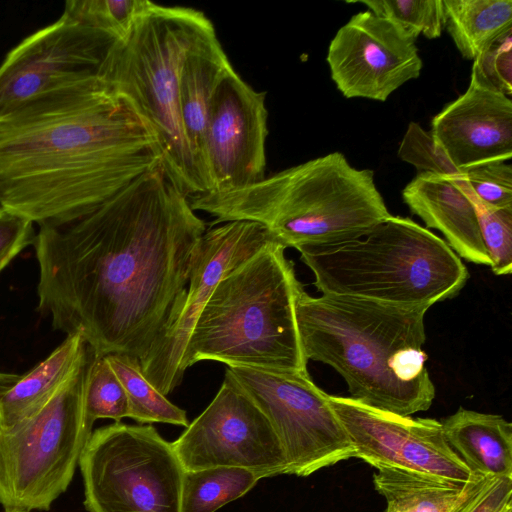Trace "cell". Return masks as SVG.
Returning a JSON list of instances; mask_svg holds the SVG:
<instances>
[{
    "label": "cell",
    "mask_w": 512,
    "mask_h": 512,
    "mask_svg": "<svg viewBox=\"0 0 512 512\" xmlns=\"http://www.w3.org/2000/svg\"><path fill=\"white\" fill-rule=\"evenodd\" d=\"M205 231L161 161L88 214L40 227L37 308L97 354L142 361L179 315Z\"/></svg>",
    "instance_id": "6da1fadb"
},
{
    "label": "cell",
    "mask_w": 512,
    "mask_h": 512,
    "mask_svg": "<svg viewBox=\"0 0 512 512\" xmlns=\"http://www.w3.org/2000/svg\"><path fill=\"white\" fill-rule=\"evenodd\" d=\"M162 161L103 78L48 94L0 122V206L39 227L82 217Z\"/></svg>",
    "instance_id": "7a4b0ae2"
},
{
    "label": "cell",
    "mask_w": 512,
    "mask_h": 512,
    "mask_svg": "<svg viewBox=\"0 0 512 512\" xmlns=\"http://www.w3.org/2000/svg\"><path fill=\"white\" fill-rule=\"evenodd\" d=\"M427 310L341 295L312 297L304 288L295 307L306 359L334 368L352 399L401 416L428 410L435 397L422 348Z\"/></svg>",
    "instance_id": "3957f363"
},
{
    "label": "cell",
    "mask_w": 512,
    "mask_h": 512,
    "mask_svg": "<svg viewBox=\"0 0 512 512\" xmlns=\"http://www.w3.org/2000/svg\"><path fill=\"white\" fill-rule=\"evenodd\" d=\"M194 211L262 224L276 243L298 248L364 231L391 216L370 169L332 152L274 173L247 187L189 196Z\"/></svg>",
    "instance_id": "277c9868"
},
{
    "label": "cell",
    "mask_w": 512,
    "mask_h": 512,
    "mask_svg": "<svg viewBox=\"0 0 512 512\" xmlns=\"http://www.w3.org/2000/svg\"><path fill=\"white\" fill-rule=\"evenodd\" d=\"M285 248L271 242L224 276L202 308L180 362L307 372L296 321L302 284Z\"/></svg>",
    "instance_id": "5b68a950"
},
{
    "label": "cell",
    "mask_w": 512,
    "mask_h": 512,
    "mask_svg": "<svg viewBox=\"0 0 512 512\" xmlns=\"http://www.w3.org/2000/svg\"><path fill=\"white\" fill-rule=\"evenodd\" d=\"M296 249L322 294L429 309L455 297L469 277L445 240L402 216Z\"/></svg>",
    "instance_id": "8992f818"
},
{
    "label": "cell",
    "mask_w": 512,
    "mask_h": 512,
    "mask_svg": "<svg viewBox=\"0 0 512 512\" xmlns=\"http://www.w3.org/2000/svg\"><path fill=\"white\" fill-rule=\"evenodd\" d=\"M212 24L190 7L152 2L113 45L103 77L155 138L162 164L189 196L209 188L186 142L179 114V73L193 41Z\"/></svg>",
    "instance_id": "52a82bcc"
},
{
    "label": "cell",
    "mask_w": 512,
    "mask_h": 512,
    "mask_svg": "<svg viewBox=\"0 0 512 512\" xmlns=\"http://www.w3.org/2000/svg\"><path fill=\"white\" fill-rule=\"evenodd\" d=\"M95 351L34 413L0 427V504L4 509L48 511L72 481L93 425L85 389Z\"/></svg>",
    "instance_id": "ba28073f"
},
{
    "label": "cell",
    "mask_w": 512,
    "mask_h": 512,
    "mask_svg": "<svg viewBox=\"0 0 512 512\" xmlns=\"http://www.w3.org/2000/svg\"><path fill=\"white\" fill-rule=\"evenodd\" d=\"M79 467L88 512H182L186 471L150 424L92 431Z\"/></svg>",
    "instance_id": "9c48e42d"
},
{
    "label": "cell",
    "mask_w": 512,
    "mask_h": 512,
    "mask_svg": "<svg viewBox=\"0 0 512 512\" xmlns=\"http://www.w3.org/2000/svg\"><path fill=\"white\" fill-rule=\"evenodd\" d=\"M266 416L285 453L288 474L308 476L355 457L328 394L307 372L229 367L226 373Z\"/></svg>",
    "instance_id": "30bf717a"
},
{
    "label": "cell",
    "mask_w": 512,
    "mask_h": 512,
    "mask_svg": "<svg viewBox=\"0 0 512 512\" xmlns=\"http://www.w3.org/2000/svg\"><path fill=\"white\" fill-rule=\"evenodd\" d=\"M116 41L63 15L23 39L0 64V122L48 94L103 77Z\"/></svg>",
    "instance_id": "8fae6325"
},
{
    "label": "cell",
    "mask_w": 512,
    "mask_h": 512,
    "mask_svg": "<svg viewBox=\"0 0 512 512\" xmlns=\"http://www.w3.org/2000/svg\"><path fill=\"white\" fill-rule=\"evenodd\" d=\"M171 445L186 472L230 466L259 479L288 474L270 422L227 374L211 403Z\"/></svg>",
    "instance_id": "7c38bea8"
},
{
    "label": "cell",
    "mask_w": 512,
    "mask_h": 512,
    "mask_svg": "<svg viewBox=\"0 0 512 512\" xmlns=\"http://www.w3.org/2000/svg\"><path fill=\"white\" fill-rule=\"evenodd\" d=\"M328 399L355 457L376 469L401 468L456 481L480 477L449 446L440 421L382 411L351 397L328 395Z\"/></svg>",
    "instance_id": "4fadbf2b"
},
{
    "label": "cell",
    "mask_w": 512,
    "mask_h": 512,
    "mask_svg": "<svg viewBox=\"0 0 512 512\" xmlns=\"http://www.w3.org/2000/svg\"><path fill=\"white\" fill-rule=\"evenodd\" d=\"M271 242L257 222L230 221L210 227L192 257L187 293L176 321L142 361L144 376L165 396L183 378L180 362L194 324L220 280Z\"/></svg>",
    "instance_id": "5bb4252c"
},
{
    "label": "cell",
    "mask_w": 512,
    "mask_h": 512,
    "mask_svg": "<svg viewBox=\"0 0 512 512\" xmlns=\"http://www.w3.org/2000/svg\"><path fill=\"white\" fill-rule=\"evenodd\" d=\"M416 37L367 10L354 14L332 38L326 61L345 98L384 102L420 76L423 62Z\"/></svg>",
    "instance_id": "9a60e30c"
},
{
    "label": "cell",
    "mask_w": 512,
    "mask_h": 512,
    "mask_svg": "<svg viewBox=\"0 0 512 512\" xmlns=\"http://www.w3.org/2000/svg\"><path fill=\"white\" fill-rule=\"evenodd\" d=\"M265 99L266 93L252 88L233 67L219 82L209 104L204 133L209 191L239 189L265 177Z\"/></svg>",
    "instance_id": "2e32d148"
},
{
    "label": "cell",
    "mask_w": 512,
    "mask_h": 512,
    "mask_svg": "<svg viewBox=\"0 0 512 512\" xmlns=\"http://www.w3.org/2000/svg\"><path fill=\"white\" fill-rule=\"evenodd\" d=\"M431 135L466 170L512 158V100L471 69L467 90L431 121Z\"/></svg>",
    "instance_id": "e0dca14e"
},
{
    "label": "cell",
    "mask_w": 512,
    "mask_h": 512,
    "mask_svg": "<svg viewBox=\"0 0 512 512\" xmlns=\"http://www.w3.org/2000/svg\"><path fill=\"white\" fill-rule=\"evenodd\" d=\"M402 198L427 228L444 235L459 258L491 266L474 207L453 178L419 173L404 187Z\"/></svg>",
    "instance_id": "ac0fdd59"
},
{
    "label": "cell",
    "mask_w": 512,
    "mask_h": 512,
    "mask_svg": "<svg viewBox=\"0 0 512 512\" xmlns=\"http://www.w3.org/2000/svg\"><path fill=\"white\" fill-rule=\"evenodd\" d=\"M230 68V60L211 24L186 51L179 73L178 103L184 136L209 190L204 149L207 112L216 87Z\"/></svg>",
    "instance_id": "d6986e66"
},
{
    "label": "cell",
    "mask_w": 512,
    "mask_h": 512,
    "mask_svg": "<svg viewBox=\"0 0 512 512\" xmlns=\"http://www.w3.org/2000/svg\"><path fill=\"white\" fill-rule=\"evenodd\" d=\"M87 348L79 334L67 335L29 371L0 372V427H10L37 411L74 372Z\"/></svg>",
    "instance_id": "ffe728a7"
},
{
    "label": "cell",
    "mask_w": 512,
    "mask_h": 512,
    "mask_svg": "<svg viewBox=\"0 0 512 512\" xmlns=\"http://www.w3.org/2000/svg\"><path fill=\"white\" fill-rule=\"evenodd\" d=\"M441 423L447 443L473 474L512 478V424L504 417L460 407Z\"/></svg>",
    "instance_id": "44dd1931"
},
{
    "label": "cell",
    "mask_w": 512,
    "mask_h": 512,
    "mask_svg": "<svg viewBox=\"0 0 512 512\" xmlns=\"http://www.w3.org/2000/svg\"><path fill=\"white\" fill-rule=\"evenodd\" d=\"M377 470L374 486L388 512H456L491 478L456 481L394 467Z\"/></svg>",
    "instance_id": "7402d4cb"
},
{
    "label": "cell",
    "mask_w": 512,
    "mask_h": 512,
    "mask_svg": "<svg viewBox=\"0 0 512 512\" xmlns=\"http://www.w3.org/2000/svg\"><path fill=\"white\" fill-rule=\"evenodd\" d=\"M445 28L464 59L474 61L512 32V0H443Z\"/></svg>",
    "instance_id": "603a6c76"
},
{
    "label": "cell",
    "mask_w": 512,
    "mask_h": 512,
    "mask_svg": "<svg viewBox=\"0 0 512 512\" xmlns=\"http://www.w3.org/2000/svg\"><path fill=\"white\" fill-rule=\"evenodd\" d=\"M125 388L129 418L141 423H167L187 427L186 411L172 404L143 374L140 360L126 354L105 355Z\"/></svg>",
    "instance_id": "cb8c5ba5"
},
{
    "label": "cell",
    "mask_w": 512,
    "mask_h": 512,
    "mask_svg": "<svg viewBox=\"0 0 512 512\" xmlns=\"http://www.w3.org/2000/svg\"><path fill=\"white\" fill-rule=\"evenodd\" d=\"M259 480L256 474L240 467L219 466L185 472L182 512H216L244 496Z\"/></svg>",
    "instance_id": "d4e9b609"
},
{
    "label": "cell",
    "mask_w": 512,
    "mask_h": 512,
    "mask_svg": "<svg viewBox=\"0 0 512 512\" xmlns=\"http://www.w3.org/2000/svg\"><path fill=\"white\" fill-rule=\"evenodd\" d=\"M151 4L148 0H70L62 15L122 40Z\"/></svg>",
    "instance_id": "484cf974"
},
{
    "label": "cell",
    "mask_w": 512,
    "mask_h": 512,
    "mask_svg": "<svg viewBox=\"0 0 512 512\" xmlns=\"http://www.w3.org/2000/svg\"><path fill=\"white\" fill-rule=\"evenodd\" d=\"M453 180L474 207L493 273L497 276L510 275L512 272V208H496L484 203L475 195L462 175Z\"/></svg>",
    "instance_id": "4316f807"
},
{
    "label": "cell",
    "mask_w": 512,
    "mask_h": 512,
    "mask_svg": "<svg viewBox=\"0 0 512 512\" xmlns=\"http://www.w3.org/2000/svg\"><path fill=\"white\" fill-rule=\"evenodd\" d=\"M85 412L93 425L97 419L120 422L129 418V402L124 386L105 355L94 353L85 389Z\"/></svg>",
    "instance_id": "83f0119b"
},
{
    "label": "cell",
    "mask_w": 512,
    "mask_h": 512,
    "mask_svg": "<svg viewBox=\"0 0 512 512\" xmlns=\"http://www.w3.org/2000/svg\"><path fill=\"white\" fill-rule=\"evenodd\" d=\"M375 15L386 18L416 38L436 39L445 28L443 0H359Z\"/></svg>",
    "instance_id": "f1b7e54d"
},
{
    "label": "cell",
    "mask_w": 512,
    "mask_h": 512,
    "mask_svg": "<svg viewBox=\"0 0 512 512\" xmlns=\"http://www.w3.org/2000/svg\"><path fill=\"white\" fill-rule=\"evenodd\" d=\"M398 157L420 173L455 178L463 173L453 164L430 132L417 122H410L399 144Z\"/></svg>",
    "instance_id": "f546056e"
},
{
    "label": "cell",
    "mask_w": 512,
    "mask_h": 512,
    "mask_svg": "<svg viewBox=\"0 0 512 512\" xmlns=\"http://www.w3.org/2000/svg\"><path fill=\"white\" fill-rule=\"evenodd\" d=\"M475 195L496 208H512V166L506 162H490L466 170L462 174Z\"/></svg>",
    "instance_id": "4dcf8cb0"
},
{
    "label": "cell",
    "mask_w": 512,
    "mask_h": 512,
    "mask_svg": "<svg viewBox=\"0 0 512 512\" xmlns=\"http://www.w3.org/2000/svg\"><path fill=\"white\" fill-rule=\"evenodd\" d=\"M472 68L492 87L507 96L512 94V32L479 55Z\"/></svg>",
    "instance_id": "1f68e13d"
},
{
    "label": "cell",
    "mask_w": 512,
    "mask_h": 512,
    "mask_svg": "<svg viewBox=\"0 0 512 512\" xmlns=\"http://www.w3.org/2000/svg\"><path fill=\"white\" fill-rule=\"evenodd\" d=\"M35 235L32 222L0 206V273L23 249L33 244Z\"/></svg>",
    "instance_id": "d6a6232c"
},
{
    "label": "cell",
    "mask_w": 512,
    "mask_h": 512,
    "mask_svg": "<svg viewBox=\"0 0 512 512\" xmlns=\"http://www.w3.org/2000/svg\"><path fill=\"white\" fill-rule=\"evenodd\" d=\"M512 503V478H490L456 512H501Z\"/></svg>",
    "instance_id": "836d02e7"
},
{
    "label": "cell",
    "mask_w": 512,
    "mask_h": 512,
    "mask_svg": "<svg viewBox=\"0 0 512 512\" xmlns=\"http://www.w3.org/2000/svg\"><path fill=\"white\" fill-rule=\"evenodd\" d=\"M4 512H30V511H26V510H23V509L13 508V509H5Z\"/></svg>",
    "instance_id": "e575fe53"
},
{
    "label": "cell",
    "mask_w": 512,
    "mask_h": 512,
    "mask_svg": "<svg viewBox=\"0 0 512 512\" xmlns=\"http://www.w3.org/2000/svg\"><path fill=\"white\" fill-rule=\"evenodd\" d=\"M501 512H512V503L508 504Z\"/></svg>",
    "instance_id": "d590c367"
},
{
    "label": "cell",
    "mask_w": 512,
    "mask_h": 512,
    "mask_svg": "<svg viewBox=\"0 0 512 512\" xmlns=\"http://www.w3.org/2000/svg\"><path fill=\"white\" fill-rule=\"evenodd\" d=\"M385 512H388L387 510Z\"/></svg>",
    "instance_id": "8d00e7d4"
}]
</instances>
